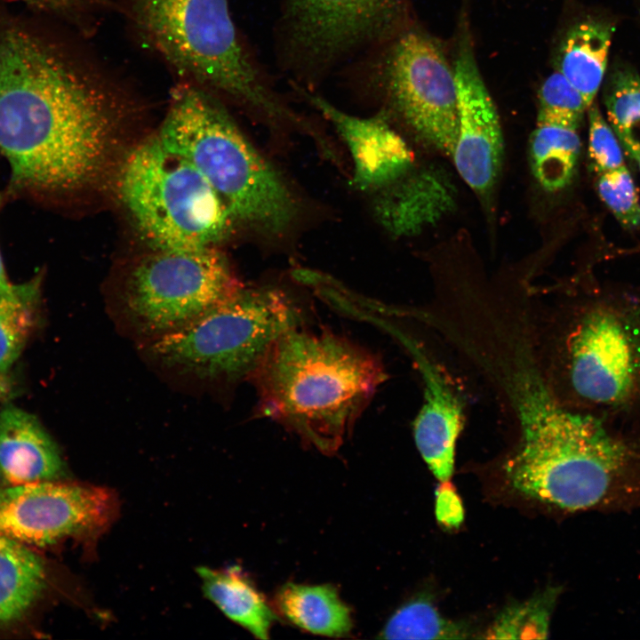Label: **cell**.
Here are the masks:
<instances>
[{
  "label": "cell",
  "mask_w": 640,
  "mask_h": 640,
  "mask_svg": "<svg viewBox=\"0 0 640 640\" xmlns=\"http://www.w3.org/2000/svg\"><path fill=\"white\" fill-rule=\"evenodd\" d=\"M609 124L622 148L631 156L640 148V76L631 68L618 66L604 90Z\"/></svg>",
  "instance_id": "cell-24"
},
{
  "label": "cell",
  "mask_w": 640,
  "mask_h": 640,
  "mask_svg": "<svg viewBox=\"0 0 640 640\" xmlns=\"http://www.w3.org/2000/svg\"><path fill=\"white\" fill-rule=\"evenodd\" d=\"M104 488L36 482L0 485V535L20 543L51 545L69 537L99 532L116 512Z\"/></svg>",
  "instance_id": "cell-12"
},
{
  "label": "cell",
  "mask_w": 640,
  "mask_h": 640,
  "mask_svg": "<svg viewBox=\"0 0 640 640\" xmlns=\"http://www.w3.org/2000/svg\"><path fill=\"white\" fill-rule=\"evenodd\" d=\"M302 322L300 308L282 289L244 286L193 323L153 339L149 350L183 372L236 381L249 378L273 342Z\"/></svg>",
  "instance_id": "cell-9"
},
{
  "label": "cell",
  "mask_w": 640,
  "mask_h": 640,
  "mask_svg": "<svg viewBox=\"0 0 640 640\" xmlns=\"http://www.w3.org/2000/svg\"><path fill=\"white\" fill-rule=\"evenodd\" d=\"M424 382V401L413 421L416 446L432 474L449 481L455 447L463 428V405L440 366L413 347Z\"/></svg>",
  "instance_id": "cell-15"
},
{
  "label": "cell",
  "mask_w": 640,
  "mask_h": 640,
  "mask_svg": "<svg viewBox=\"0 0 640 640\" xmlns=\"http://www.w3.org/2000/svg\"><path fill=\"white\" fill-rule=\"evenodd\" d=\"M580 123L570 116L539 109L530 154L533 175L544 189L557 191L571 182L580 152Z\"/></svg>",
  "instance_id": "cell-17"
},
{
  "label": "cell",
  "mask_w": 640,
  "mask_h": 640,
  "mask_svg": "<svg viewBox=\"0 0 640 640\" xmlns=\"http://www.w3.org/2000/svg\"><path fill=\"white\" fill-rule=\"evenodd\" d=\"M42 276L0 291V372H9L20 356L37 322Z\"/></svg>",
  "instance_id": "cell-22"
},
{
  "label": "cell",
  "mask_w": 640,
  "mask_h": 640,
  "mask_svg": "<svg viewBox=\"0 0 640 640\" xmlns=\"http://www.w3.org/2000/svg\"><path fill=\"white\" fill-rule=\"evenodd\" d=\"M274 608L288 622L311 634L342 637L353 628L349 607L330 584L285 583L275 595Z\"/></svg>",
  "instance_id": "cell-18"
},
{
  "label": "cell",
  "mask_w": 640,
  "mask_h": 640,
  "mask_svg": "<svg viewBox=\"0 0 640 640\" xmlns=\"http://www.w3.org/2000/svg\"><path fill=\"white\" fill-rule=\"evenodd\" d=\"M596 188L602 201L625 228L640 227L639 196L625 164L598 174Z\"/></svg>",
  "instance_id": "cell-26"
},
{
  "label": "cell",
  "mask_w": 640,
  "mask_h": 640,
  "mask_svg": "<svg viewBox=\"0 0 640 640\" xmlns=\"http://www.w3.org/2000/svg\"><path fill=\"white\" fill-rule=\"evenodd\" d=\"M123 114L105 85L37 38L0 34V152L17 192L44 199L92 182Z\"/></svg>",
  "instance_id": "cell-1"
},
{
  "label": "cell",
  "mask_w": 640,
  "mask_h": 640,
  "mask_svg": "<svg viewBox=\"0 0 640 640\" xmlns=\"http://www.w3.org/2000/svg\"><path fill=\"white\" fill-rule=\"evenodd\" d=\"M622 146L599 108H588V157L597 174L624 165Z\"/></svg>",
  "instance_id": "cell-27"
},
{
  "label": "cell",
  "mask_w": 640,
  "mask_h": 640,
  "mask_svg": "<svg viewBox=\"0 0 640 640\" xmlns=\"http://www.w3.org/2000/svg\"><path fill=\"white\" fill-rule=\"evenodd\" d=\"M46 585L44 563L22 543L0 535V626L23 618Z\"/></svg>",
  "instance_id": "cell-21"
},
{
  "label": "cell",
  "mask_w": 640,
  "mask_h": 640,
  "mask_svg": "<svg viewBox=\"0 0 640 640\" xmlns=\"http://www.w3.org/2000/svg\"><path fill=\"white\" fill-rule=\"evenodd\" d=\"M613 27L586 20L574 25L560 50L559 72L580 92L588 108L605 76Z\"/></svg>",
  "instance_id": "cell-20"
},
{
  "label": "cell",
  "mask_w": 640,
  "mask_h": 640,
  "mask_svg": "<svg viewBox=\"0 0 640 640\" xmlns=\"http://www.w3.org/2000/svg\"><path fill=\"white\" fill-rule=\"evenodd\" d=\"M294 92L330 121L346 142L354 164V184L379 190L395 182L412 166L413 155L383 113L369 117L348 114L316 92L289 82Z\"/></svg>",
  "instance_id": "cell-14"
},
{
  "label": "cell",
  "mask_w": 640,
  "mask_h": 640,
  "mask_svg": "<svg viewBox=\"0 0 640 640\" xmlns=\"http://www.w3.org/2000/svg\"><path fill=\"white\" fill-rule=\"evenodd\" d=\"M2 204V196L0 194V207ZM20 284H14L10 282L8 279V276L5 273L2 255L0 252V291L5 292H15L19 288Z\"/></svg>",
  "instance_id": "cell-31"
},
{
  "label": "cell",
  "mask_w": 640,
  "mask_h": 640,
  "mask_svg": "<svg viewBox=\"0 0 640 640\" xmlns=\"http://www.w3.org/2000/svg\"><path fill=\"white\" fill-rule=\"evenodd\" d=\"M407 0H282L274 29L276 65L311 92L407 24Z\"/></svg>",
  "instance_id": "cell-10"
},
{
  "label": "cell",
  "mask_w": 640,
  "mask_h": 640,
  "mask_svg": "<svg viewBox=\"0 0 640 640\" xmlns=\"http://www.w3.org/2000/svg\"><path fill=\"white\" fill-rule=\"evenodd\" d=\"M560 588L548 587L523 602L505 607L481 637L487 639H545Z\"/></svg>",
  "instance_id": "cell-25"
},
{
  "label": "cell",
  "mask_w": 640,
  "mask_h": 640,
  "mask_svg": "<svg viewBox=\"0 0 640 640\" xmlns=\"http://www.w3.org/2000/svg\"><path fill=\"white\" fill-rule=\"evenodd\" d=\"M17 391L14 379L9 372H0V402H7Z\"/></svg>",
  "instance_id": "cell-30"
},
{
  "label": "cell",
  "mask_w": 640,
  "mask_h": 640,
  "mask_svg": "<svg viewBox=\"0 0 640 640\" xmlns=\"http://www.w3.org/2000/svg\"><path fill=\"white\" fill-rule=\"evenodd\" d=\"M348 86L398 116L425 143L452 156L458 135L453 67L429 36L406 25L343 66Z\"/></svg>",
  "instance_id": "cell-7"
},
{
  "label": "cell",
  "mask_w": 640,
  "mask_h": 640,
  "mask_svg": "<svg viewBox=\"0 0 640 640\" xmlns=\"http://www.w3.org/2000/svg\"><path fill=\"white\" fill-rule=\"evenodd\" d=\"M135 11L143 31L179 71L264 121L303 124L239 35L229 0H135Z\"/></svg>",
  "instance_id": "cell-6"
},
{
  "label": "cell",
  "mask_w": 640,
  "mask_h": 640,
  "mask_svg": "<svg viewBox=\"0 0 640 640\" xmlns=\"http://www.w3.org/2000/svg\"><path fill=\"white\" fill-rule=\"evenodd\" d=\"M205 596L228 619L259 639H268L275 611L251 579L237 567L197 568Z\"/></svg>",
  "instance_id": "cell-19"
},
{
  "label": "cell",
  "mask_w": 640,
  "mask_h": 640,
  "mask_svg": "<svg viewBox=\"0 0 640 640\" xmlns=\"http://www.w3.org/2000/svg\"><path fill=\"white\" fill-rule=\"evenodd\" d=\"M65 461L34 414L7 403L0 410V477L11 484L55 481Z\"/></svg>",
  "instance_id": "cell-16"
},
{
  "label": "cell",
  "mask_w": 640,
  "mask_h": 640,
  "mask_svg": "<svg viewBox=\"0 0 640 640\" xmlns=\"http://www.w3.org/2000/svg\"><path fill=\"white\" fill-rule=\"evenodd\" d=\"M76 0H59L60 5L68 4Z\"/></svg>",
  "instance_id": "cell-33"
},
{
  "label": "cell",
  "mask_w": 640,
  "mask_h": 640,
  "mask_svg": "<svg viewBox=\"0 0 640 640\" xmlns=\"http://www.w3.org/2000/svg\"><path fill=\"white\" fill-rule=\"evenodd\" d=\"M505 400L520 433L505 476L524 496L569 511L603 505L640 462L607 421L565 406L540 376L517 380Z\"/></svg>",
  "instance_id": "cell-2"
},
{
  "label": "cell",
  "mask_w": 640,
  "mask_h": 640,
  "mask_svg": "<svg viewBox=\"0 0 640 640\" xmlns=\"http://www.w3.org/2000/svg\"><path fill=\"white\" fill-rule=\"evenodd\" d=\"M550 317L538 349L559 400L605 421L640 415V298L598 292Z\"/></svg>",
  "instance_id": "cell-4"
},
{
  "label": "cell",
  "mask_w": 640,
  "mask_h": 640,
  "mask_svg": "<svg viewBox=\"0 0 640 640\" xmlns=\"http://www.w3.org/2000/svg\"><path fill=\"white\" fill-rule=\"evenodd\" d=\"M458 135L452 153L463 180L484 195L494 186L503 157V138L494 102L481 76L468 36H461L453 66Z\"/></svg>",
  "instance_id": "cell-13"
},
{
  "label": "cell",
  "mask_w": 640,
  "mask_h": 640,
  "mask_svg": "<svg viewBox=\"0 0 640 640\" xmlns=\"http://www.w3.org/2000/svg\"><path fill=\"white\" fill-rule=\"evenodd\" d=\"M471 627L444 617L428 594H419L398 607L380 632L382 639H467Z\"/></svg>",
  "instance_id": "cell-23"
},
{
  "label": "cell",
  "mask_w": 640,
  "mask_h": 640,
  "mask_svg": "<svg viewBox=\"0 0 640 640\" xmlns=\"http://www.w3.org/2000/svg\"><path fill=\"white\" fill-rule=\"evenodd\" d=\"M244 286L215 246L156 250L131 269L123 308L138 330L155 339L193 323Z\"/></svg>",
  "instance_id": "cell-11"
},
{
  "label": "cell",
  "mask_w": 640,
  "mask_h": 640,
  "mask_svg": "<svg viewBox=\"0 0 640 640\" xmlns=\"http://www.w3.org/2000/svg\"><path fill=\"white\" fill-rule=\"evenodd\" d=\"M117 185L137 228L156 250L216 246L235 220L202 174L157 136L128 153Z\"/></svg>",
  "instance_id": "cell-8"
},
{
  "label": "cell",
  "mask_w": 640,
  "mask_h": 640,
  "mask_svg": "<svg viewBox=\"0 0 640 640\" xmlns=\"http://www.w3.org/2000/svg\"><path fill=\"white\" fill-rule=\"evenodd\" d=\"M42 1H44V2H45V3H48V4H51L59 5V1H58V0H42Z\"/></svg>",
  "instance_id": "cell-34"
},
{
  "label": "cell",
  "mask_w": 640,
  "mask_h": 640,
  "mask_svg": "<svg viewBox=\"0 0 640 640\" xmlns=\"http://www.w3.org/2000/svg\"><path fill=\"white\" fill-rule=\"evenodd\" d=\"M435 510L438 523L445 528H458L463 522L461 500L449 481L441 482L436 491Z\"/></svg>",
  "instance_id": "cell-29"
},
{
  "label": "cell",
  "mask_w": 640,
  "mask_h": 640,
  "mask_svg": "<svg viewBox=\"0 0 640 640\" xmlns=\"http://www.w3.org/2000/svg\"><path fill=\"white\" fill-rule=\"evenodd\" d=\"M156 136L202 174L235 220L270 235L293 224L299 205L288 184L207 92H175Z\"/></svg>",
  "instance_id": "cell-5"
},
{
  "label": "cell",
  "mask_w": 640,
  "mask_h": 640,
  "mask_svg": "<svg viewBox=\"0 0 640 640\" xmlns=\"http://www.w3.org/2000/svg\"><path fill=\"white\" fill-rule=\"evenodd\" d=\"M249 379L259 416L332 454L387 374L377 356L356 343L297 327L273 342Z\"/></svg>",
  "instance_id": "cell-3"
},
{
  "label": "cell",
  "mask_w": 640,
  "mask_h": 640,
  "mask_svg": "<svg viewBox=\"0 0 640 640\" xmlns=\"http://www.w3.org/2000/svg\"><path fill=\"white\" fill-rule=\"evenodd\" d=\"M631 157L636 162V164L640 169V148L637 149L636 152H634L632 154Z\"/></svg>",
  "instance_id": "cell-32"
},
{
  "label": "cell",
  "mask_w": 640,
  "mask_h": 640,
  "mask_svg": "<svg viewBox=\"0 0 640 640\" xmlns=\"http://www.w3.org/2000/svg\"><path fill=\"white\" fill-rule=\"evenodd\" d=\"M540 108L581 121L588 106L580 92L559 72H553L539 92Z\"/></svg>",
  "instance_id": "cell-28"
}]
</instances>
